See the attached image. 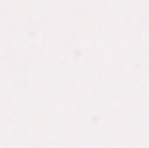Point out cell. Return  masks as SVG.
Segmentation results:
<instances>
[]
</instances>
